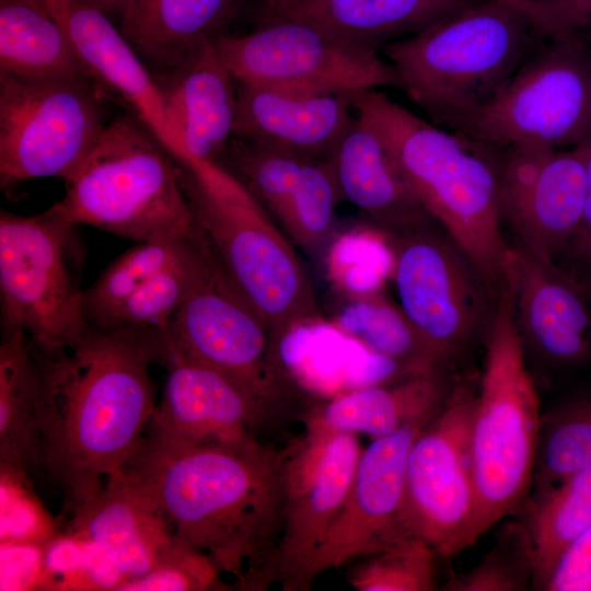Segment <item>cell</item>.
<instances>
[{"mask_svg":"<svg viewBox=\"0 0 591 591\" xmlns=\"http://www.w3.org/2000/svg\"><path fill=\"white\" fill-rule=\"evenodd\" d=\"M290 454L256 438L193 443L144 433L121 471L221 572L262 590L282 529Z\"/></svg>","mask_w":591,"mask_h":591,"instance_id":"cell-1","label":"cell"},{"mask_svg":"<svg viewBox=\"0 0 591 591\" xmlns=\"http://www.w3.org/2000/svg\"><path fill=\"white\" fill-rule=\"evenodd\" d=\"M40 457L73 508L99 493L140 445L157 401L150 367L160 329H95L73 346L37 345Z\"/></svg>","mask_w":591,"mask_h":591,"instance_id":"cell-2","label":"cell"},{"mask_svg":"<svg viewBox=\"0 0 591 591\" xmlns=\"http://www.w3.org/2000/svg\"><path fill=\"white\" fill-rule=\"evenodd\" d=\"M426 211L498 294L510 245L498 201L499 149L428 123L378 89L350 94Z\"/></svg>","mask_w":591,"mask_h":591,"instance_id":"cell-3","label":"cell"},{"mask_svg":"<svg viewBox=\"0 0 591 591\" xmlns=\"http://www.w3.org/2000/svg\"><path fill=\"white\" fill-rule=\"evenodd\" d=\"M175 161L198 232L275 343L324 318L291 240L246 185L220 161L188 152Z\"/></svg>","mask_w":591,"mask_h":591,"instance_id":"cell-4","label":"cell"},{"mask_svg":"<svg viewBox=\"0 0 591 591\" xmlns=\"http://www.w3.org/2000/svg\"><path fill=\"white\" fill-rule=\"evenodd\" d=\"M537 38L511 0H479L382 47L398 88L437 126L482 105L513 74Z\"/></svg>","mask_w":591,"mask_h":591,"instance_id":"cell-5","label":"cell"},{"mask_svg":"<svg viewBox=\"0 0 591 591\" xmlns=\"http://www.w3.org/2000/svg\"><path fill=\"white\" fill-rule=\"evenodd\" d=\"M485 348L470 427L476 541L511 513L532 487L543 418L506 282L496 299Z\"/></svg>","mask_w":591,"mask_h":591,"instance_id":"cell-6","label":"cell"},{"mask_svg":"<svg viewBox=\"0 0 591 591\" xmlns=\"http://www.w3.org/2000/svg\"><path fill=\"white\" fill-rule=\"evenodd\" d=\"M55 206L77 225L137 243L197 233L177 162L132 115L106 124Z\"/></svg>","mask_w":591,"mask_h":591,"instance_id":"cell-7","label":"cell"},{"mask_svg":"<svg viewBox=\"0 0 591 591\" xmlns=\"http://www.w3.org/2000/svg\"><path fill=\"white\" fill-rule=\"evenodd\" d=\"M451 131L498 148L577 147L591 138V45L583 32L537 39L513 74Z\"/></svg>","mask_w":591,"mask_h":591,"instance_id":"cell-8","label":"cell"},{"mask_svg":"<svg viewBox=\"0 0 591 591\" xmlns=\"http://www.w3.org/2000/svg\"><path fill=\"white\" fill-rule=\"evenodd\" d=\"M55 205L35 216L0 213V308L4 332L65 349L90 329L83 310L84 245Z\"/></svg>","mask_w":591,"mask_h":591,"instance_id":"cell-9","label":"cell"},{"mask_svg":"<svg viewBox=\"0 0 591 591\" xmlns=\"http://www.w3.org/2000/svg\"><path fill=\"white\" fill-rule=\"evenodd\" d=\"M105 90L90 74L22 79L0 74V184L68 181L96 144Z\"/></svg>","mask_w":591,"mask_h":591,"instance_id":"cell-10","label":"cell"},{"mask_svg":"<svg viewBox=\"0 0 591 591\" xmlns=\"http://www.w3.org/2000/svg\"><path fill=\"white\" fill-rule=\"evenodd\" d=\"M215 45L239 84L299 95L398 88L378 50L305 21L268 20L250 33L222 35Z\"/></svg>","mask_w":591,"mask_h":591,"instance_id":"cell-11","label":"cell"},{"mask_svg":"<svg viewBox=\"0 0 591 591\" xmlns=\"http://www.w3.org/2000/svg\"><path fill=\"white\" fill-rule=\"evenodd\" d=\"M389 235L398 305L447 366L487 331L498 294L434 219Z\"/></svg>","mask_w":591,"mask_h":591,"instance_id":"cell-12","label":"cell"},{"mask_svg":"<svg viewBox=\"0 0 591 591\" xmlns=\"http://www.w3.org/2000/svg\"><path fill=\"white\" fill-rule=\"evenodd\" d=\"M201 242V268L177 313L160 329L162 344L275 406L287 397L290 379L271 333Z\"/></svg>","mask_w":591,"mask_h":591,"instance_id":"cell-13","label":"cell"},{"mask_svg":"<svg viewBox=\"0 0 591 591\" xmlns=\"http://www.w3.org/2000/svg\"><path fill=\"white\" fill-rule=\"evenodd\" d=\"M475 399L467 386H453L417 434L407 459L406 530L439 556H453L476 542L477 494L470 450Z\"/></svg>","mask_w":591,"mask_h":591,"instance_id":"cell-14","label":"cell"},{"mask_svg":"<svg viewBox=\"0 0 591 591\" xmlns=\"http://www.w3.org/2000/svg\"><path fill=\"white\" fill-rule=\"evenodd\" d=\"M498 149L501 222L508 223L521 246L555 263L575 235L583 211L584 142L569 150L538 146Z\"/></svg>","mask_w":591,"mask_h":591,"instance_id":"cell-15","label":"cell"},{"mask_svg":"<svg viewBox=\"0 0 591 591\" xmlns=\"http://www.w3.org/2000/svg\"><path fill=\"white\" fill-rule=\"evenodd\" d=\"M425 425L374 438L362 450L344 503L306 569L304 591L318 575L410 536L404 518L406 466Z\"/></svg>","mask_w":591,"mask_h":591,"instance_id":"cell-16","label":"cell"},{"mask_svg":"<svg viewBox=\"0 0 591 591\" xmlns=\"http://www.w3.org/2000/svg\"><path fill=\"white\" fill-rule=\"evenodd\" d=\"M362 449L356 433L308 432L291 448L288 500L268 584L304 591L306 569L349 491Z\"/></svg>","mask_w":591,"mask_h":591,"instance_id":"cell-17","label":"cell"},{"mask_svg":"<svg viewBox=\"0 0 591 591\" xmlns=\"http://www.w3.org/2000/svg\"><path fill=\"white\" fill-rule=\"evenodd\" d=\"M163 394L146 433L193 443L234 442L254 432L273 407L222 372L163 346Z\"/></svg>","mask_w":591,"mask_h":591,"instance_id":"cell-18","label":"cell"},{"mask_svg":"<svg viewBox=\"0 0 591 591\" xmlns=\"http://www.w3.org/2000/svg\"><path fill=\"white\" fill-rule=\"evenodd\" d=\"M505 282L525 354L552 369L591 356V302L582 283L520 244L509 248Z\"/></svg>","mask_w":591,"mask_h":591,"instance_id":"cell-19","label":"cell"},{"mask_svg":"<svg viewBox=\"0 0 591 591\" xmlns=\"http://www.w3.org/2000/svg\"><path fill=\"white\" fill-rule=\"evenodd\" d=\"M69 531L103 549L127 581L151 571L178 536L155 501L121 470L72 508Z\"/></svg>","mask_w":591,"mask_h":591,"instance_id":"cell-20","label":"cell"},{"mask_svg":"<svg viewBox=\"0 0 591 591\" xmlns=\"http://www.w3.org/2000/svg\"><path fill=\"white\" fill-rule=\"evenodd\" d=\"M69 34L90 74L116 96L174 158L185 152L153 73L115 22L84 0H70Z\"/></svg>","mask_w":591,"mask_h":591,"instance_id":"cell-21","label":"cell"},{"mask_svg":"<svg viewBox=\"0 0 591 591\" xmlns=\"http://www.w3.org/2000/svg\"><path fill=\"white\" fill-rule=\"evenodd\" d=\"M354 113L350 94L299 95L237 83L233 138L327 160Z\"/></svg>","mask_w":591,"mask_h":591,"instance_id":"cell-22","label":"cell"},{"mask_svg":"<svg viewBox=\"0 0 591 591\" xmlns=\"http://www.w3.org/2000/svg\"><path fill=\"white\" fill-rule=\"evenodd\" d=\"M155 79L185 152L219 161L233 138L237 82L215 42Z\"/></svg>","mask_w":591,"mask_h":591,"instance_id":"cell-23","label":"cell"},{"mask_svg":"<svg viewBox=\"0 0 591 591\" xmlns=\"http://www.w3.org/2000/svg\"><path fill=\"white\" fill-rule=\"evenodd\" d=\"M247 0H123L115 22L154 77L167 73L228 28Z\"/></svg>","mask_w":591,"mask_h":591,"instance_id":"cell-24","label":"cell"},{"mask_svg":"<svg viewBox=\"0 0 591 591\" xmlns=\"http://www.w3.org/2000/svg\"><path fill=\"white\" fill-rule=\"evenodd\" d=\"M340 195L386 233L433 219L376 134L357 116L327 159Z\"/></svg>","mask_w":591,"mask_h":591,"instance_id":"cell-25","label":"cell"},{"mask_svg":"<svg viewBox=\"0 0 591 591\" xmlns=\"http://www.w3.org/2000/svg\"><path fill=\"white\" fill-rule=\"evenodd\" d=\"M452 389L444 368L355 389L312 412L308 430L385 437L410 425L427 424Z\"/></svg>","mask_w":591,"mask_h":591,"instance_id":"cell-26","label":"cell"},{"mask_svg":"<svg viewBox=\"0 0 591 591\" xmlns=\"http://www.w3.org/2000/svg\"><path fill=\"white\" fill-rule=\"evenodd\" d=\"M479 0H306L262 22L300 20L378 50Z\"/></svg>","mask_w":591,"mask_h":591,"instance_id":"cell-27","label":"cell"},{"mask_svg":"<svg viewBox=\"0 0 591 591\" xmlns=\"http://www.w3.org/2000/svg\"><path fill=\"white\" fill-rule=\"evenodd\" d=\"M42 369L35 344L21 331L0 345V467L27 477L42 468Z\"/></svg>","mask_w":591,"mask_h":591,"instance_id":"cell-28","label":"cell"},{"mask_svg":"<svg viewBox=\"0 0 591 591\" xmlns=\"http://www.w3.org/2000/svg\"><path fill=\"white\" fill-rule=\"evenodd\" d=\"M0 74L53 79L90 72L43 0H0Z\"/></svg>","mask_w":591,"mask_h":591,"instance_id":"cell-29","label":"cell"},{"mask_svg":"<svg viewBox=\"0 0 591 591\" xmlns=\"http://www.w3.org/2000/svg\"><path fill=\"white\" fill-rule=\"evenodd\" d=\"M591 524V467L536 493L528 531L533 559V584L545 587L559 559Z\"/></svg>","mask_w":591,"mask_h":591,"instance_id":"cell-30","label":"cell"},{"mask_svg":"<svg viewBox=\"0 0 591 591\" xmlns=\"http://www.w3.org/2000/svg\"><path fill=\"white\" fill-rule=\"evenodd\" d=\"M331 322L368 350L396 361L410 374L445 368L399 305L381 292L348 298Z\"/></svg>","mask_w":591,"mask_h":591,"instance_id":"cell-31","label":"cell"},{"mask_svg":"<svg viewBox=\"0 0 591 591\" xmlns=\"http://www.w3.org/2000/svg\"><path fill=\"white\" fill-rule=\"evenodd\" d=\"M194 236L139 242L114 259L84 290L83 310L89 326L102 329L134 291L187 253Z\"/></svg>","mask_w":591,"mask_h":591,"instance_id":"cell-32","label":"cell"},{"mask_svg":"<svg viewBox=\"0 0 591 591\" xmlns=\"http://www.w3.org/2000/svg\"><path fill=\"white\" fill-rule=\"evenodd\" d=\"M202 260L204 246L197 230L187 253L134 291L102 329H161L166 326L192 290Z\"/></svg>","mask_w":591,"mask_h":591,"instance_id":"cell-33","label":"cell"},{"mask_svg":"<svg viewBox=\"0 0 591 591\" xmlns=\"http://www.w3.org/2000/svg\"><path fill=\"white\" fill-rule=\"evenodd\" d=\"M591 467V395L570 401L542 418L533 484L536 493Z\"/></svg>","mask_w":591,"mask_h":591,"instance_id":"cell-34","label":"cell"},{"mask_svg":"<svg viewBox=\"0 0 591 591\" xmlns=\"http://www.w3.org/2000/svg\"><path fill=\"white\" fill-rule=\"evenodd\" d=\"M325 260L328 279L348 298L380 292L394 270L391 237L374 224L356 227L336 236Z\"/></svg>","mask_w":591,"mask_h":591,"instance_id":"cell-35","label":"cell"},{"mask_svg":"<svg viewBox=\"0 0 591 591\" xmlns=\"http://www.w3.org/2000/svg\"><path fill=\"white\" fill-rule=\"evenodd\" d=\"M437 556L422 538L406 536L364 557L348 582L358 591H431L437 588Z\"/></svg>","mask_w":591,"mask_h":591,"instance_id":"cell-36","label":"cell"},{"mask_svg":"<svg viewBox=\"0 0 591 591\" xmlns=\"http://www.w3.org/2000/svg\"><path fill=\"white\" fill-rule=\"evenodd\" d=\"M340 195L327 160L306 161L298 193L282 231L292 243L312 251L323 244L335 224Z\"/></svg>","mask_w":591,"mask_h":591,"instance_id":"cell-37","label":"cell"},{"mask_svg":"<svg viewBox=\"0 0 591 591\" xmlns=\"http://www.w3.org/2000/svg\"><path fill=\"white\" fill-rule=\"evenodd\" d=\"M533 583L530 537L524 525L509 526L496 545L470 571L449 584L455 591L523 590Z\"/></svg>","mask_w":591,"mask_h":591,"instance_id":"cell-38","label":"cell"},{"mask_svg":"<svg viewBox=\"0 0 591 591\" xmlns=\"http://www.w3.org/2000/svg\"><path fill=\"white\" fill-rule=\"evenodd\" d=\"M220 572L208 554L178 535L169 553L151 571L125 582L118 590L206 591L220 586Z\"/></svg>","mask_w":591,"mask_h":591,"instance_id":"cell-39","label":"cell"},{"mask_svg":"<svg viewBox=\"0 0 591 591\" xmlns=\"http://www.w3.org/2000/svg\"><path fill=\"white\" fill-rule=\"evenodd\" d=\"M25 478L1 470V542L42 544L54 536L47 517L24 488Z\"/></svg>","mask_w":591,"mask_h":591,"instance_id":"cell-40","label":"cell"},{"mask_svg":"<svg viewBox=\"0 0 591 591\" xmlns=\"http://www.w3.org/2000/svg\"><path fill=\"white\" fill-rule=\"evenodd\" d=\"M529 18L537 39L591 30V0H511Z\"/></svg>","mask_w":591,"mask_h":591,"instance_id":"cell-41","label":"cell"},{"mask_svg":"<svg viewBox=\"0 0 591 591\" xmlns=\"http://www.w3.org/2000/svg\"><path fill=\"white\" fill-rule=\"evenodd\" d=\"M42 544L1 542L2 590L37 588L42 572Z\"/></svg>","mask_w":591,"mask_h":591,"instance_id":"cell-42","label":"cell"},{"mask_svg":"<svg viewBox=\"0 0 591 591\" xmlns=\"http://www.w3.org/2000/svg\"><path fill=\"white\" fill-rule=\"evenodd\" d=\"M591 569V524L573 541L559 559L545 590L572 591Z\"/></svg>","mask_w":591,"mask_h":591,"instance_id":"cell-43","label":"cell"},{"mask_svg":"<svg viewBox=\"0 0 591 591\" xmlns=\"http://www.w3.org/2000/svg\"><path fill=\"white\" fill-rule=\"evenodd\" d=\"M586 197L579 227L570 240L573 254L591 264V138L584 142Z\"/></svg>","mask_w":591,"mask_h":591,"instance_id":"cell-44","label":"cell"},{"mask_svg":"<svg viewBox=\"0 0 591 591\" xmlns=\"http://www.w3.org/2000/svg\"><path fill=\"white\" fill-rule=\"evenodd\" d=\"M306 0H262L259 20L264 21Z\"/></svg>","mask_w":591,"mask_h":591,"instance_id":"cell-45","label":"cell"},{"mask_svg":"<svg viewBox=\"0 0 591 591\" xmlns=\"http://www.w3.org/2000/svg\"><path fill=\"white\" fill-rule=\"evenodd\" d=\"M56 21L69 33L70 0H43Z\"/></svg>","mask_w":591,"mask_h":591,"instance_id":"cell-46","label":"cell"},{"mask_svg":"<svg viewBox=\"0 0 591 591\" xmlns=\"http://www.w3.org/2000/svg\"><path fill=\"white\" fill-rule=\"evenodd\" d=\"M116 22L123 0H84Z\"/></svg>","mask_w":591,"mask_h":591,"instance_id":"cell-47","label":"cell"},{"mask_svg":"<svg viewBox=\"0 0 591 591\" xmlns=\"http://www.w3.org/2000/svg\"><path fill=\"white\" fill-rule=\"evenodd\" d=\"M572 591H591V569L575 584Z\"/></svg>","mask_w":591,"mask_h":591,"instance_id":"cell-48","label":"cell"},{"mask_svg":"<svg viewBox=\"0 0 591 591\" xmlns=\"http://www.w3.org/2000/svg\"><path fill=\"white\" fill-rule=\"evenodd\" d=\"M584 289H586V292L588 294V298L591 302V264H590V271H589V275H588V278H587V282L586 283H582Z\"/></svg>","mask_w":591,"mask_h":591,"instance_id":"cell-49","label":"cell"},{"mask_svg":"<svg viewBox=\"0 0 591 591\" xmlns=\"http://www.w3.org/2000/svg\"><path fill=\"white\" fill-rule=\"evenodd\" d=\"M584 36L587 37L588 42L590 43L591 45V32H587V31H582Z\"/></svg>","mask_w":591,"mask_h":591,"instance_id":"cell-50","label":"cell"}]
</instances>
